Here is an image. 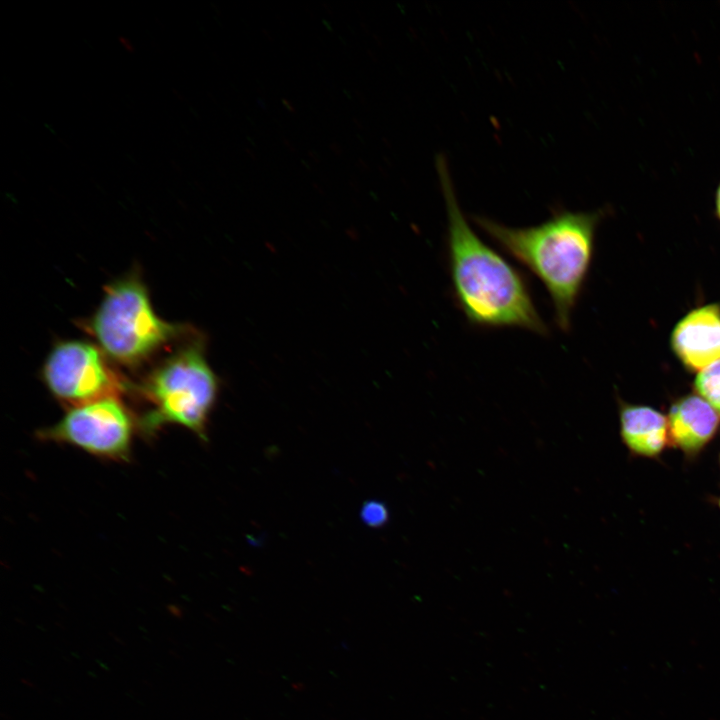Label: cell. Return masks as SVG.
I'll return each mask as SVG.
<instances>
[{"label": "cell", "instance_id": "cell-12", "mask_svg": "<svg viewBox=\"0 0 720 720\" xmlns=\"http://www.w3.org/2000/svg\"><path fill=\"white\" fill-rule=\"evenodd\" d=\"M715 207H716V208H715V209H716V214H717L718 218L720 219V183H719L718 188H717V190H716V195H715Z\"/></svg>", "mask_w": 720, "mask_h": 720}, {"label": "cell", "instance_id": "cell-10", "mask_svg": "<svg viewBox=\"0 0 720 720\" xmlns=\"http://www.w3.org/2000/svg\"><path fill=\"white\" fill-rule=\"evenodd\" d=\"M695 388L699 396L720 414V360L698 373Z\"/></svg>", "mask_w": 720, "mask_h": 720}, {"label": "cell", "instance_id": "cell-5", "mask_svg": "<svg viewBox=\"0 0 720 720\" xmlns=\"http://www.w3.org/2000/svg\"><path fill=\"white\" fill-rule=\"evenodd\" d=\"M135 423L119 397L70 408L56 424L41 430L44 440L65 443L103 459L130 456Z\"/></svg>", "mask_w": 720, "mask_h": 720}, {"label": "cell", "instance_id": "cell-9", "mask_svg": "<svg viewBox=\"0 0 720 720\" xmlns=\"http://www.w3.org/2000/svg\"><path fill=\"white\" fill-rule=\"evenodd\" d=\"M620 433L626 447L642 457L658 456L669 442L667 418L647 406L622 407Z\"/></svg>", "mask_w": 720, "mask_h": 720}, {"label": "cell", "instance_id": "cell-1", "mask_svg": "<svg viewBox=\"0 0 720 720\" xmlns=\"http://www.w3.org/2000/svg\"><path fill=\"white\" fill-rule=\"evenodd\" d=\"M437 169L447 210L449 271L456 304L472 325L516 327L546 335L548 327L526 279L471 229L442 157Z\"/></svg>", "mask_w": 720, "mask_h": 720}, {"label": "cell", "instance_id": "cell-11", "mask_svg": "<svg viewBox=\"0 0 720 720\" xmlns=\"http://www.w3.org/2000/svg\"><path fill=\"white\" fill-rule=\"evenodd\" d=\"M363 517L372 525H380L387 518L385 507L379 503H370L363 510Z\"/></svg>", "mask_w": 720, "mask_h": 720}, {"label": "cell", "instance_id": "cell-8", "mask_svg": "<svg viewBox=\"0 0 720 720\" xmlns=\"http://www.w3.org/2000/svg\"><path fill=\"white\" fill-rule=\"evenodd\" d=\"M667 420L669 441L684 453L694 455L716 434L720 414L702 397L689 395L672 405Z\"/></svg>", "mask_w": 720, "mask_h": 720}, {"label": "cell", "instance_id": "cell-7", "mask_svg": "<svg viewBox=\"0 0 720 720\" xmlns=\"http://www.w3.org/2000/svg\"><path fill=\"white\" fill-rule=\"evenodd\" d=\"M672 347L691 370L701 371L720 360V307L703 306L685 316L672 334Z\"/></svg>", "mask_w": 720, "mask_h": 720}, {"label": "cell", "instance_id": "cell-13", "mask_svg": "<svg viewBox=\"0 0 720 720\" xmlns=\"http://www.w3.org/2000/svg\"><path fill=\"white\" fill-rule=\"evenodd\" d=\"M719 505H720V502H719Z\"/></svg>", "mask_w": 720, "mask_h": 720}, {"label": "cell", "instance_id": "cell-6", "mask_svg": "<svg viewBox=\"0 0 720 720\" xmlns=\"http://www.w3.org/2000/svg\"><path fill=\"white\" fill-rule=\"evenodd\" d=\"M43 378L55 398L71 408L104 398H120L125 390L104 354L82 341L57 345L45 362Z\"/></svg>", "mask_w": 720, "mask_h": 720}, {"label": "cell", "instance_id": "cell-2", "mask_svg": "<svg viewBox=\"0 0 720 720\" xmlns=\"http://www.w3.org/2000/svg\"><path fill=\"white\" fill-rule=\"evenodd\" d=\"M600 212L556 210L536 226L513 228L485 217L475 223L546 288L558 327L567 332L594 251Z\"/></svg>", "mask_w": 720, "mask_h": 720}, {"label": "cell", "instance_id": "cell-3", "mask_svg": "<svg viewBox=\"0 0 720 720\" xmlns=\"http://www.w3.org/2000/svg\"><path fill=\"white\" fill-rule=\"evenodd\" d=\"M218 391V379L206 360L205 342L197 335L144 380L141 392L151 407L146 426L179 425L206 440L208 417Z\"/></svg>", "mask_w": 720, "mask_h": 720}, {"label": "cell", "instance_id": "cell-4", "mask_svg": "<svg viewBox=\"0 0 720 720\" xmlns=\"http://www.w3.org/2000/svg\"><path fill=\"white\" fill-rule=\"evenodd\" d=\"M89 329L107 356L128 367L143 363L182 330L156 315L136 276L106 289Z\"/></svg>", "mask_w": 720, "mask_h": 720}]
</instances>
